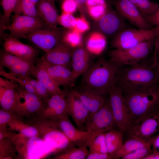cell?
<instances>
[{
	"label": "cell",
	"mask_w": 159,
	"mask_h": 159,
	"mask_svg": "<svg viewBox=\"0 0 159 159\" xmlns=\"http://www.w3.org/2000/svg\"><path fill=\"white\" fill-rule=\"evenodd\" d=\"M115 6L116 11L124 19L138 29H147L153 28L138 8L129 0H117Z\"/></svg>",
	"instance_id": "obj_14"
},
{
	"label": "cell",
	"mask_w": 159,
	"mask_h": 159,
	"mask_svg": "<svg viewBox=\"0 0 159 159\" xmlns=\"http://www.w3.org/2000/svg\"><path fill=\"white\" fill-rule=\"evenodd\" d=\"M4 40L3 48L6 52L27 60H37L38 51L33 47L21 42L19 39L9 35H6Z\"/></svg>",
	"instance_id": "obj_17"
},
{
	"label": "cell",
	"mask_w": 159,
	"mask_h": 159,
	"mask_svg": "<svg viewBox=\"0 0 159 159\" xmlns=\"http://www.w3.org/2000/svg\"><path fill=\"white\" fill-rule=\"evenodd\" d=\"M32 1L35 3V4H36L40 0H32Z\"/></svg>",
	"instance_id": "obj_60"
},
{
	"label": "cell",
	"mask_w": 159,
	"mask_h": 159,
	"mask_svg": "<svg viewBox=\"0 0 159 159\" xmlns=\"http://www.w3.org/2000/svg\"><path fill=\"white\" fill-rule=\"evenodd\" d=\"M59 127L67 138L77 146L85 145L87 147L90 143L100 132H90L83 130L75 127L65 114L57 120Z\"/></svg>",
	"instance_id": "obj_12"
},
{
	"label": "cell",
	"mask_w": 159,
	"mask_h": 159,
	"mask_svg": "<svg viewBox=\"0 0 159 159\" xmlns=\"http://www.w3.org/2000/svg\"><path fill=\"white\" fill-rule=\"evenodd\" d=\"M9 138L14 144L17 151L16 159L30 158V154L34 147L41 142L42 139L39 137H29L19 133L11 132Z\"/></svg>",
	"instance_id": "obj_20"
},
{
	"label": "cell",
	"mask_w": 159,
	"mask_h": 159,
	"mask_svg": "<svg viewBox=\"0 0 159 159\" xmlns=\"http://www.w3.org/2000/svg\"><path fill=\"white\" fill-rule=\"evenodd\" d=\"M65 29L46 26L25 36L26 39L46 53L62 39Z\"/></svg>",
	"instance_id": "obj_10"
},
{
	"label": "cell",
	"mask_w": 159,
	"mask_h": 159,
	"mask_svg": "<svg viewBox=\"0 0 159 159\" xmlns=\"http://www.w3.org/2000/svg\"><path fill=\"white\" fill-rule=\"evenodd\" d=\"M61 5L63 12L70 14L75 11L78 6L75 0H65Z\"/></svg>",
	"instance_id": "obj_45"
},
{
	"label": "cell",
	"mask_w": 159,
	"mask_h": 159,
	"mask_svg": "<svg viewBox=\"0 0 159 159\" xmlns=\"http://www.w3.org/2000/svg\"><path fill=\"white\" fill-rule=\"evenodd\" d=\"M10 132L8 131L6 126L0 127V140L4 138L9 137Z\"/></svg>",
	"instance_id": "obj_52"
},
{
	"label": "cell",
	"mask_w": 159,
	"mask_h": 159,
	"mask_svg": "<svg viewBox=\"0 0 159 159\" xmlns=\"http://www.w3.org/2000/svg\"><path fill=\"white\" fill-rule=\"evenodd\" d=\"M24 59H26L12 54L4 49L1 53L0 65L8 69Z\"/></svg>",
	"instance_id": "obj_39"
},
{
	"label": "cell",
	"mask_w": 159,
	"mask_h": 159,
	"mask_svg": "<svg viewBox=\"0 0 159 159\" xmlns=\"http://www.w3.org/2000/svg\"><path fill=\"white\" fill-rule=\"evenodd\" d=\"M145 17L148 22L152 26H159V9L154 15Z\"/></svg>",
	"instance_id": "obj_48"
},
{
	"label": "cell",
	"mask_w": 159,
	"mask_h": 159,
	"mask_svg": "<svg viewBox=\"0 0 159 159\" xmlns=\"http://www.w3.org/2000/svg\"><path fill=\"white\" fill-rule=\"evenodd\" d=\"M16 97V89H6L0 87L1 108L5 110L14 113V110Z\"/></svg>",
	"instance_id": "obj_29"
},
{
	"label": "cell",
	"mask_w": 159,
	"mask_h": 159,
	"mask_svg": "<svg viewBox=\"0 0 159 159\" xmlns=\"http://www.w3.org/2000/svg\"><path fill=\"white\" fill-rule=\"evenodd\" d=\"M85 145L77 146L72 144L63 152L53 158L54 159H85L89 153Z\"/></svg>",
	"instance_id": "obj_28"
},
{
	"label": "cell",
	"mask_w": 159,
	"mask_h": 159,
	"mask_svg": "<svg viewBox=\"0 0 159 159\" xmlns=\"http://www.w3.org/2000/svg\"><path fill=\"white\" fill-rule=\"evenodd\" d=\"M117 127L109 100L106 99L103 106L96 112L90 113L85 128L90 132H105Z\"/></svg>",
	"instance_id": "obj_9"
},
{
	"label": "cell",
	"mask_w": 159,
	"mask_h": 159,
	"mask_svg": "<svg viewBox=\"0 0 159 159\" xmlns=\"http://www.w3.org/2000/svg\"><path fill=\"white\" fill-rule=\"evenodd\" d=\"M86 159H112V157L108 153L89 152Z\"/></svg>",
	"instance_id": "obj_47"
},
{
	"label": "cell",
	"mask_w": 159,
	"mask_h": 159,
	"mask_svg": "<svg viewBox=\"0 0 159 159\" xmlns=\"http://www.w3.org/2000/svg\"><path fill=\"white\" fill-rule=\"evenodd\" d=\"M159 33V26L147 29H125L113 38L111 46L119 49L130 48L155 37Z\"/></svg>",
	"instance_id": "obj_7"
},
{
	"label": "cell",
	"mask_w": 159,
	"mask_h": 159,
	"mask_svg": "<svg viewBox=\"0 0 159 159\" xmlns=\"http://www.w3.org/2000/svg\"><path fill=\"white\" fill-rule=\"evenodd\" d=\"M73 48L62 40L42 57L50 64L68 67L70 65Z\"/></svg>",
	"instance_id": "obj_19"
},
{
	"label": "cell",
	"mask_w": 159,
	"mask_h": 159,
	"mask_svg": "<svg viewBox=\"0 0 159 159\" xmlns=\"http://www.w3.org/2000/svg\"><path fill=\"white\" fill-rule=\"evenodd\" d=\"M106 37L98 32L92 33L87 40L86 48L89 52L95 54L100 53L106 47Z\"/></svg>",
	"instance_id": "obj_30"
},
{
	"label": "cell",
	"mask_w": 159,
	"mask_h": 159,
	"mask_svg": "<svg viewBox=\"0 0 159 159\" xmlns=\"http://www.w3.org/2000/svg\"><path fill=\"white\" fill-rule=\"evenodd\" d=\"M14 112L19 117L32 122L38 117L44 102L36 95L17 85Z\"/></svg>",
	"instance_id": "obj_6"
},
{
	"label": "cell",
	"mask_w": 159,
	"mask_h": 159,
	"mask_svg": "<svg viewBox=\"0 0 159 159\" xmlns=\"http://www.w3.org/2000/svg\"><path fill=\"white\" fill-rule=\"evenodd\" d=\"M17 85L8 79L0 77V87L6 89H16Z\"/></svg>",
	"instance_id": "obj_49"
},
{
	"label": "cell",
	"mask_w": 159,
	"mask_h": 159,
	"mask_svg": "<svg viewBox=\"0 0 159 159\" xmlns=\"http://www.w3.org/2000/svg\"><path fill=\"white\" fill-rule=\"evenodd\" d=\"M65 0H54V1L58 2L60 4H61Z\"/></svg>",
	"instance_id": "obj_59"
},
{
	"label": "cell",
	"mask_w": 159,
	"mask_h": 159,
	"mask_svg": "<svg viewBox=\"0 0 159 159\" xmlns=\"http://www.w3.org/2000/svg\"><path fill=\"white\" fill-rule=\"evenodd\" d=\"M76 21V19L71 14L62 12L59 16V23L65 28L72 29L74 28Z\"/></svg>",
	"instance_id": "obj_41"
},
{
	"label": "cell",
	"mask_w": 159,
	"mask_h": 159,
	"mask_svg": "<svg viewBox=\"0 0 159 159\" xmlns=\"http://www.w3.org/2000/svg\"><path fill=\"white\" fill-rule=\"evenodd\" d=\"M154 59L155 63L153 67L157 75L159 84V59L154 57Z\"/></svg>",
	"instance_id": "obj_56"
},
{
	"label": "cell",
	"mask_w": 159,
	"mask_h": 159,
	"mask_svg": "<svg viewBox=\"0 0 159 159\" xmlns=\"http://www.w3.org/2000/svg\"><path fill=\"white\" fill-rule=\"evenodd\" d=\"M87 0H75L78 5H81L86 3Z\"/></svg>",
	"instance_id": "obj_57"
},
{
	"label": "cell",
	"mask_w": 159,
	"mask_h": 159,
	"mask_svg": "<svg viewBox=\"0 0 159 159\" xmlns=\"http://www.w3.org/2000/svg\"><path fill=\"white\" fill-rule=\"evenodd\" d=\"M137 7L144 17L151 16L159 9V3L151 0H142Z\"/></svg>",
	"instance_id": "obj_35"
},
{
	"label": "cell",
	"mask_w": 159,
	"mask_h": 159,
	"mask_svg": "<svg viewBox=\"0 0 159 159\" xmlns=\"http://www.w3.org/2000/svg\"><path fill=\"white\" fill-rule=\"evenodd\" d=\"M89 12L91 16L96 19H100L106 11V5H99L89 8Z\"/></svg>",
	"instance_id": "obj_43"
},
{
	"label": "cell",
	"mask_w": 159,
	"mask_h": 159,
	"mask_svg": "<svg viewBox=\"0 0 159 159\" xmlns=\"http://www.w3.org/2000/svg\"><path fill=\"white\" fill-rule=\"evenodd\" d=\"M36 61L23 60L8 68L9 73L12 76L20 78L30 76L32 69Z\"/></svg>",
	"instance_id": "obj_31"
},
{
	"label": "cell",
	"mask_w": 159,
	"mask_h": 159,
	"mask_svg": "<svg viewBox=\"0 0 159 159\" xmlns=\"http://www.w3.org/2000/svg\"><path fill=\"white\" fill-rule=\"evenodd\" d=\"M159 84L154 67L140 63L133 66L121 68L115 85L123 93L144 90Z\"/></svg>",
	"instance_id": "obj_2"
},
{
	"label": "cell",
	"mask_w": 159,
	"mask_h": 159,
	"mask_svg": "<svg viewBox=\"0 0 159 159\" xmlns=\"http://www.w3.org/2000/svg\"><path fill=\"white\" fill-rule=\"evenodd\" d=\"M9 128L29 137H39L37 128L32 123L18 115L7 124Z\"/></svg>",
	"instance_id": "obj_25"
},
{
	"label": "cell",
	"mask_w": 159,
	"mask_h": 159,
	"mask_svg": "<svg viewBox=\"0 0 159 159\" xmlns=\"http://www.w3.org/2000/svg\"><path fill=\"white\" fill-rule=\"evenodd\" d=\"M48 73L59 86L68 87L71 85L74 80L72 70L66 66L49 64L42 57L41 58Z\"/></svg>",
	"instance_id": "obj_24"
},
{
	"label": "cell",
	"mask_w": 159,
	"mask_h": 159,
	"mask_svg": "<svg viewBox=\"0 0 159 159\" xmlns=\"http://www.w3.org/2000/svg\"><path fill=\"white\" fill-rule=\"evenodd\" d=\"M105 141L108 153L114 159L117 152L123 144V132L116 130L105 132Z\"/></svg>",
	"instance_id": "obj_27"
},
{
	"label": "cell",
	"mask_w": 159,
	"mask_h": 159,
	"mask_svg": "<svg viewBox=\"0 0 159 159\" xmlns=\"http://www.w3.org/2000/svg\"><path fill=\"white\" fill-rule=\"evenodd\" d=\"M67 104L66 114L73 120L77 128H85L89 112L81 100L71 91L64 90Z\"/></svg>",
	"instance_id": "obj_16"
},
{
	"label": "cell",
	"mask_w": 159,
	"mask_h": 159,
	"mask_svg": "<svg viewBox=\"0 0 159 159\" xmlns=\"http://www.w3.org/2000/svg\"><path fill=\"white\" fill-rule=\"evenodd\" d=\"M149 140L153 151L159 152V133L154 136Z\"/></svg>",
	"instance_id": "obj_50"
},
{
	"label": "cell",
	"mask_w": 159,
	"mask_h": 159,
	"mask_svg": "<svg viewBox=\"0 0 159 159\" xmlns=\"http://www.w3.org/2000/svg\"><path fill=\"white\" fill-rule=\"evenodd\" d=\"M13 13L14 14L40 18L38 13L36 4L32 0H19Z\"/></svg>",
	"instance_id": "obj_32"
},
{
	"label": "cell",
	"mask_w": 159,
	"mask_h": 159,
	"mask_svg": "<svg viewBox=\"0 0 159 159\" xmlns=\"http://www.w3.org/2000/svg\"><path fill=\"white\" fill-rule=\"evenodd\" d=\"M35 90L37 95L44 102L47 100L52 96L44 85L37 80Z\"/></svg>",
	"instance_id": "obj_42"
},
{
	"label": "cell",
	"mask_w": 159,
	"mask_h": 159,
	"mask_svg": "<svg viewBox=\"0 0 159 159\" xmlns=\"http://www.w3.org/2000/svg\"><path fill=\"white\" fill-rule=\"evenodd\" d=\"M153 151L151 144L150 143L146 146L138 149L126 155L122 159H144Z\"/></svg>",
	"instance_id": "obj_40"
},
{
	"label": "cell",
	"mask_w": 159,
	"mask_h": 159,
	"mask_svg": "<svg viewBox=\"0 0 159 159\" xmlns=\"http://www.w3.org/2000/svg\"><path fill=\"white\" fill-rule=\"evenodd\" d=\"M17 153L16 146L9 137L0 140V159H16Z\"/></svg>",
	"instance_id": "obj_33"
},
{
	"label": "cell",
	"mask_w": 159,
	"mask_h": 159,
	"mask_svg": "<svg viewBox=\"0 0 159 159\" xmlns=\"http://www.w3.org/2000/svg\"><path fill=\"white\" fill-rule=\"evenodd\" d=\"M154 49V57L159 59V33L156 37Z\"/></svg>",
	"instance_id": "obj_53"
},
{
	"label": "cell",
	"mask_w": 159,
	"mask_h": 159,
	"mask_svg": "<svg viewBox=\"0 0 159 159\" xmlns=\"http://www.w3.org/2000/svg\"><path fill=\"white\" fill-rule=\"evenodd\" d=\"M31 123L37 128L39 137L53 151L62 153L73 144L59 127L57 120L37 118Z\"/></svg>",
	"instance_id": "obj_4"
},
{
	"label": "cell",
	"mask_w": 159,
	"mask_h": 159,
	"mask_svg": "<svg viewBox=\"0 0 159 159\" xmlns=\"http://www.w3.org/2000/svg\"><path fill=\"white\" fill-rule=\"evenodd\" d=\"M89 28L88 24L84 19H76V24L74 29L82 33L87 30Z\"/></svg>",
	"instance_id": "obj_46"
},
{
	"label": "cell",
	"mask_w": 159,
	"mask_h": 159,
	"mask_svg": "<svg viewBox=\"0 0 159 159\" xmlns=\"http://www.w3.org/2000/svg\"><path fill=\"white\" fill-rule=\"evenodd\" d=\"M0 74L8 79L17 82L20 85L25 88L28 92L36 95L35 89L23 78L15 77L6 72L4 69V67L0 66Z\"/></svg>",
	"instance_id": "obj_38"
},
{
	"label": "cell",
	"mask_w": 159,
	"mask_h": 159,
	"mask_svg": "<svg viewBox=\"0 0 159 159\" xmlns=\"http://www.w3.org/2000/svg\"><path fill=\"white\" fill-rule=\"evenodd\" d=\"M124 93V100L130 116V127L138 124L149 114L159 110V84L144 90Z\"/></svg>",
	"instance_id": "obj_3"
},
{
	"label": "cell",
	"mask_w": 159,
	"mask_h": 159,
	"mask_svg": "<svg viewBox=\"0 0 159 159\" xmlns=\"http://www.w3.org/2000/svg\"><path fill=\"white\" fill-rule=\"evenodd\" d=\"M81 33L74 29L72 30H64L62 40L74 48L82 45Z\"/></svg>",
	"instance_id": "obj_37"
},
{
	"label": "cell",
	"mask_w": 159,
	"mask_h": 159,
	"mask_svg": "<svg viewBox=\"0 0 159 159\" xmlns=\"http://www.w3.org/2000/svg\"><path fill=\"white\" fill-rule=\"evenodd\" d=\"M87 147L89 148V152L108 153L105 141V132L97 135L90 143Z\"/></svg>",
	"instance_id": "obj_36"
},
{
	"label": "cell",
	"mask_w": 159,
	"mask_h": 159,
	"mask_svg": "<svg viewBox=\"0 0 159 159\" xmlns=\"http://www.w3.org/2000/svg\"><path fill=\"white\" fill-rule=\"evenodd\" d=\"M136 7L138 4L142 0H129Z\"/></svg>",
	"instance_id": "obj_58"
},
{
	"label": "cell",
	"mask_w": 159,
	"mask_h": 159,
	"mask_svg": "<svg viewBox=\"0 0 159 159\" xmlns=\"http://www.w3.org/2000/svg\"><path fill=\"white\" fill-rule=\"evenodd\" d=\"M71 90L81 100L90 113L100 109L107 99L106 95L90 89L80 87Z\"/></svg>",
	"instance_id": "obj_18"
},
{
	"label": "cell",
	"mask_w": 159,
	"mask_h": 159,
	"mask_svg": "<svg viewBox=\"0 0 159 159\" xmlns=\"http://www.w3.org/2000/svg\"><path fill=\"white\" fill-rule=\"evenodd\" d=\"M156 37L130 48L124 49H114L109 53L110 59L121 66L138 64L146 57L154 48Z\"/></svg>",
	"instance_id": "obj_5"
},
{
	"label": "cell",
	"mask_w": 159,
	"mask_h": 159,
	"mask_svg": "<svg viewBox=\"0 0 159 159\" xmlns=\"http://www.w3.org/2000/svg\"><path fill=\"white\" fill-rule=\"evenodd\" d=\"M90 52L82 45L73 48L70 65L74 80L82 75L90 64Z\"/></svg>",
	"instance_id": "obj_21"
},
{
	"label": "cell",
	"mask_w": 159,
	"mask_h": 159,
	"mask_svg": "<svg viewBox=\"0 0 159 159\" xmlns=\"http://www.w3.org/2000/svg\"><path fill=\"white\" fill-rule=\"evenodd\" d=\"M54 0H40L36 6L40 18L49 27H56L59 16Z\"/></svg>",
	"instance_id": "obj_23"
},
{
	"label": "cell",
	"mask_w": 159,
	"mask_h": 159,
	"mask_svg": "<svg viewBox=\"0 0 159 159\" xmlns=\"http://www.w3.org/2000/svg\"><path fill=\"white\" fill-rule=\"evenodd\" d=\"M22 78H23L26 80L28 83L35 90L37 82V79L32 78L29 76H26Z\"/></svg>",
	"instance_id": "obj_54"
},
{
	"label": "cell",
	"mask_w": 159,
	"mask_h": 159,
	"mask_svg": "<svg viewBox=\"0 0 159 159\" xmlns=\"http://www.w3.org/2000/svg\"><path fill=\"white\" fill-rule=\"evenodd\" d=\"M46 26L41 18L14 14L12 22L4 30H8L11 36L19 39Z\"/></svg>",
	"instance_id": "obj_11"
},
{
	"label": "cell",
	"mask_w": 159,
	"mask_h": 159,
	"mask_svg": "<svg viewBox=\"0 0 159 159\" xmlns=\"http://www.w3.org/2000/svg\"><path fill=\"white\" fill-rule=\"evenodd\" d=\"M121 67L110 59L100 58L82 74L80 87L107 95L115 85Z\"/></svg>",
	"instance_id": "obj_1"
},
{
	"label": "cell",
	"mask_w": 159,
	"mask_h": 159,
	"mask_svg": "<svg viewBox=\"0 0 159 159\" xmlns=\"http://www.w3.org/2000/svg\"><path fill=\"white\" fill-rule=\"evenodd\" d=\"M98 20L96 24L97 32L106 37L113 38L125 29L124 19L117 11H106Z\"/></svg>",
	"instance_id": "obj_15"
},
{
	"label": "cell",
	"mask_w": 159,
	"mask_h": 159,
	"mask_svg": "<svg viewBox=\"0 0 159 159\" xmlns=\"http://www.w3.org/2000/svg\"><path fill=\"white\" fill-rule=\"evenodd\" d=\"M31 74L44 85L51 95L62 92L60 86L48 73L41 58L36 61L32 69Z\"/></svg>",
	"instance_id": "obj_22"
},
{
	"label": "cell",
	"mask_w": 159,
	"mask_h": 159,
	"mask_svg": "<svg viewBox=\"0 0 159 159\" xmlns=\"http://www.w3.org/2000/svg\"><path fill=\"white\" fill-rule=\"evenodd\" d=\"M109 100L119 130L127 132L131 125V118L122 90L115 85L109 91Z\"/></svg>",
	"instance_id": "obj_8"
},
{
	"label": "cell",
	"mask_w": 159,
	"mask_h": 159,
	"mask_svg": "<svg viewBox=\"0 0 159 159\" xmlns=\"http://www.w3.org/2000/svg\"><path fill=\"white\" fill-rule=\"evenodd\" d=\"M128 136V138L116 153L114 159L122 158L126 155L146 146L150 143L149 140L146 141L133 135Z\"/></svg>",
	"instance_id": "obj_26"
},
{
	"label": "cell",
	"mask_w": 159,
	"mask_h": 159,
	"mask_svg": "<svg viewBox=\"0 0 159 159\" xmlns=\"http://www.w3.org/2000/svg\"><path fill=\"white\" fill-rule=\"evenodd\" d=\"M17 115L1 108L0 109V127L6 126L8 123Z\"/></svg>",
	"instance_id": "obj_44"
},
{
	"label": "cell",
	"mask_w": 159,
	"mask_h": 159,
	"mask_svg": "<svg viewBox=\"0 0 159 159\" xmlns=\"http://www.w3.org/2000/svg\"><path fill=\"white\" fill-rule=\"evenodd\" d=\"M19 0H2L1 5L3 14L0 16V27L4 28L10 24L11 14Z\"/></svg>",
	"instance_id": "obj_34"
},
{
	"label": "cell",
	"mask_w": 159,
	"mask_h": 159,
	"mask_svg": "<svg viewBox=\"0 0 159 159\" xmlns=\"http://www.w3.org/2000/svg\"><path fill=\"white\" fill-rule=\"evenodd\" d=\"M159 131V110L144 117L136 125L130 127L127 132L146 141H149Z\"/></svg>",
	"instance_id": "obj_13"
},
{
	"label": "cell",
	"mask_w": 159,
	"mask_h": 159,
	"mask_svg": "<svg viewBox=\"0 0 159 159\" xmlns=\"http://www.w3.org/2000/svg\"><path fill=\"white\" fill-rule=\"evenodd\" d=\"M87 7H89L99 5L105 4V0H87L86 3Z\"/></svg>",
	"instance_id": "obj_51"
},
{
	"label": "cell",
	"mask_w": 159,
	"mask_h": 159,
	"mask_svg": "<svg viewBox=\"0 0 159 159\" xmlns=\"http://www.w3.org/2000/svg\"><path fill=\"white\" fill-rule=\"evenodd\" d=\"M144 159H159V152L153 151Z\"/></svg>",
	"instance_id": "obj_55"
}]
</instances>
